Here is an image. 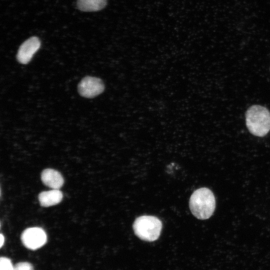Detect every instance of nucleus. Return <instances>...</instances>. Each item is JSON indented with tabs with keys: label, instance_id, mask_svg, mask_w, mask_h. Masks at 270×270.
Masks as SVG:
<instances>
[{
	"label": "nucleus",
	"instance_id": "1",
	"mask_svg": "<svg viewBox=\"0 0 270 270\" xmlns=\"http://www.w3.org/2000/svg\"><path fill=\"white\" fill-rule=\"evenodd\" d=\"M189 206L192 214L198 219L206 220L213 214L216 200L212 192L206 188L196 190L190 196Z\"/></svg>",
	"mask_w": 270,
	"mask_h": 270
},
{
	"label": "nucleus",
	"instance_id": "2",
	"mask_svg": "<svg viewBox=\"0 0 270 270\" xmlns=\"http://www.w3.org/2000/svg\"><path fill=\"white\" fill-rule=\"evenodd\" d=\"M246 126L254 136H264L270 130V112L261 106H250L246 114Z\"/></svg>",
	"mask_w": 270,
	"mask_h": 270
},
{
	"label": "nucleus",
	"instance_id": "3",
	"mask_svg": "<svg viewBox=\"0 0 270 270\" xmlns=\"http://www.w3.org/2000/svg\"><path fill=\"white\" fill-rule=\"evenodd\" d=\"M132 228L135 234L140 239L153 242L156 240L160 236L162 223L156 216H142L136 219Z\"/></svg>",
	"mask_w": 270,
	"mask_h": 270
},
{
	"label": "nucleus",
	"instance_id": "4",
	"mask_svg": "<svg viewBox=\"0 0 270 270\" xmlns=\"http://www.w3.org/2000/svg\"><path fill=\"white\" fill-rule=\"evenodd\" d=\"M21 240L25 247L36 250L42 246L46 242L45 232L40 228H30L25 230L21 235Z\"/></svg>",
	"mask_w": 270,
	"mask_h": 270
},
{
	"label": "nucleus",
	"instance_id": "5",
	"mask_svg": "<svg viewBox=\"0 0 270 270\" xmlns=\"http://www.w3.org/2000/svg\"><path fill=\"white\" fill-rule=\"evenodd\" d=\"M104 85L98 78L86 76L84 78L78 85L79 94L84 98H92L102 92Z\"/></svg>",
	"mask_w": 270,
	"mask_h": 270
},
{
	"label": "nucleus",
	"instance_id": "6",
	"mask_svg": "<svg viewBox=\"0 0 270 270\" xmlns=\"http://www.w3.org/2000/svg\"><path fill=\"white\" fill-rule=\"evenodd\" d=\"M40 46V42L38 38L33 36L28 39L22 44L18 50L16 54L18 61L22 64L28 63Z\"/></svg>",
	"mask_w": 270,
	"mask_h": 270
},
{
	"label": "nucleus",
	"instance_id": "7",
	"mask_svg": "<svg viewBox=\"0 0 270 270\" xmlns=\"http://www.w3.org/2000/svg\"><path fill=\"white\" fill-rule=\"evenodd\" d=\"M41 179L46 186L52 189L60 188L64 182L62 174L58 171L51 168H46L42 172Z\"/></svg>",
	"mask_w": 270,
	"mask_h": 270
},
{
	"label": "nucleus",
	"instance_id": "8",
	"mask_svg": "<svg viewBox=\"0 0 270 270\" xmlns=\"http://www.w3.org/2000/svg\"><path fill=\"white\" fill-rule=\"evenodd\" d=\"M62 196V194L59 189H52L40 192L38 195V200L42 206L48 207L60 203Z\"/></svg>",
	"mask_w": 270,
	"mask_h": 270
},
{
	"label": "nucleus",
	"instance_id": "9",
	"mask_svg": "<svg viewBox=\"0 0 270 270\" xmlns=\"http://www.w3.org/2000/svg\"><path fill=\"white\" fill-rule=\"evenodd\" d=\"M107 4V0H78L77 6L84 12H95L103 9Z\"/></svg>",
	"mask_w": 270,
	"mask_h": 270
},
{
	"label": "nucleus",
	"instance_id": "10",
	"mask_svg": "<svg viewBox=\"0 0 270 270\" xmlns=\"http://www.w3.org/2000/svg\"><path fill=\"white\" fill-rule=\"evenodd\" d=\"M0 270H14V266L10 258L2 256L0 258Z\"/></svg>",
	"mask_w": 270,
	"mask_h": 270
},
{
	"label": "nucleus",
	"instance_id": "11",
	"mask_svg": "<svg viewBox=\"0 0 270 270\" xmlns=\"http://www.w3.org/2000/svg\"><path fill=\"white\" fill-rule=\"evenodd\" d=\"M14 270H34V268L28 262H20L14 266Z\"/></svg>",
	"mask_w": 270,
	"mask_h": 270
},
{
	"label": "nucleus",
	"instance_id": "12",
	"mask_svg": "<svg viewBox=\"0 0 270 270\" xmlns=\"http://www.w3.org/2000/svg\"><path fill=\"white\" fill-rule=\"evenodd\" d=\"M4 242V238L2 234H0V247L2 248Z\"/></svg>",
	"mask_w": 270,
	"mask_h": 270
}]
</instances>
